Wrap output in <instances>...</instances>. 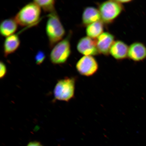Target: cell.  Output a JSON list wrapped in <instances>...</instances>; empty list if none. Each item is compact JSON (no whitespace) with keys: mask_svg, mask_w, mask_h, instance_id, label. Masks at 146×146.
<instances>
[{"mask_svg":"<svg viewBox=\"0 0 146 146\" xmlns=\"http://www.w3.org/2000/svg\"><path fill=\"white\" fill-rule=\"evenodd\" d=\"M46 32L50 48H52L55 45L63 39L65 31L56 11L49 14L46 26Z\"/></svg>","mask_w":146,"mask_h":146,"instance_id":"obj_1","label":"cell"},{"mask_svg":"<svg viewBox=\"0 0 146 146\" xmlns=\"http://www.w3.org/2000/svg\"><path fill=\"white\" fill-rule=\"evenodd\" d=\"M41 9L34 1L29 3L19 10L14 19L21 26L28 27L34 25L37 22L40 17Z\"/></svg>","mask_w":146,"mask_h":146,"instance_id":"obj_2","label":"cell"},{"mask_svg":"<svg viewBox=\"0 0 146 146\" xmlns=\"http://www.w3.org/2000/svg\"><path fill=\"white\" fill-rule=\"evenodd\" d=\"M76 79L66 77L58 81L55 86L54 93L55 99L68 102L74 97Z\"/></svg>","mask_w":146,"mask_h":146,"instance_id":"obj_3","label":"cell"},{"mask_svg":"<svg viewBox=\"0 0 146 146\" xmlns=\"http://www.w3.org/2000/svg\"><path fill=\"white\" fill-rule=\"evenodd\" d=\"M71 34H69L53 47L50 54V61L54 64L65 63L71 53L70 39Z\"/></svg>","mask_w":146,"mask_h":146,"instance_id":"obj_4","label":"cell"},{"mask_svg":"<svg viewBox=\"0 0 146 146\" xmlns=\"http://www.w3.org/2000/svg\"><path fill=\"white\" fill-rule=\"evenodd\" d=\"M123 10L121 4L117 1H106L99 7L101 21L107 23H111L118 17Z\"/></svg>","mask_w":146,"mask_h":146,"instance_id":"obj_5","label":"cell"},{"mask_svg":"<svg viewBox=\"0 0 146 146\" xmlns=\"http://www.w3.org/2000/svg\"><path fill=\"white\" fill-rule=\"evenodd\" d=\"M76 70L82 76H92L97 72L98 64L92 56H84L76 64Z\"/></svg>","mask_w":146,"mask_h":146,"instance_id":"obj_6","label":"cell"},{"mask_svg":"<svg viewBox=\"0 0 146 146\" xmlns=\"http://www.w3.org/2000/svg\"><path fill=\"white\" fill-rule=\"evenodd\" d=\"M77 49L78 52L84 56H92L100 54L96 41L88 36L79 40L77 44Z\"/></svg>","mask_w":146,"mask_h":146,"instance_id":"obj_7","label":"cell"},{"mask_svg":"<svg viewBox=\"0 0 146 146\" xmlns=\"http://www.w3.org/2000/svg\"><path fill=\"white\" fill-rule=\"evenodd\" d=\"M95 41L100 53L108 55L110 54L111 47L115 41L114 36L110 33L104 32Z\"/></svg>","mask_w":146,"mask_h":146,"instance_id":"obj_8","label":"cell"},{"mask_svg":"<svg viewBox=\"0 0 146 146\" xmlns=\"http://www.w3.org/2000/svg\"><path fill=\"white\" fill-rule=\"evenodd\" d=\"M135 61H140L146 58V47L141 42H136L129 47L128 56Z\"/></svg>","mask_w":146,"mask_h":146,"instance_id":"obj_9","label":"cell"},{"mask_svg":"<svg viewBox=\"0 0 146 146\" xmlns=\"http://www.w3.org/2000/svg\"><path fill=\"white\" fill-rule=\"evenodd\" d=\"M129 47L124 42L115 41L111 46L110 54L117 60L125 59L128 56Z\"/></svg>","mask_w":146,"mask_h":146,"instance_id":"obj_10","label":"cell"},{"mask_svg":"<svg viewBox=\"0 0 146 146\" xmlns=\"http://www.w3.org/2000/svg\"><path fill=\"white\" fill-rule=\"evenodd\" d=\"M21 44L19 36L14 34L5 38L3 44V52L5 57L13 53L17 50Z\"/></svg>","mask_w":146,"mask_h":146,"instance_id":"obj_11","label":"cell"},{"mask_svg":"<svg viewBox=\"0 0 146 146\" xmlns=\"http://www.w3.org/2000/svg\"><path fill=\"white\" fill-rule=\"evenodd\" d=\"M101 20V16L99 10L94 7H89L84 10L82 16V23L84 25L87 26L91 24Z\"/></svg>","mask_w":146,"mask_h":146,"instance_id":"obj_12","label":"cell"},{"mask_svg":"<svg viewBox=\"0 0 146 146\" xmlns=\"http://www.w3.org/2000/svg\"><path fill=\"white\" fill-rule=\"evenodd\" d=\"M18 24L14 18H10L3 20L0 25V33L1 35L8 37L13 35L17 30Z\"/></svg>","mask_w":146,"mask_h":146,"instance_id":"obj_13","label":"cell"},{"mask_svg":"<svg viewBox=\"0 0 146 146\" xmlns=\"http://www.w3.org/2000/svg\"><path fill=\"white\" fill-rule=\"evenodd\" d=\"M103 22L101 20L93 23L87 26V36L92 39H96L103 33Z\"/></svg>","mask_w":146,"mask_h":146,"instance_id":"obj_14","label":"cell"},{"mask_svg":"<svg viewBox=\"0 0 146 146\" xmlns=\"http://www.w3.org/2000/svg\"><path fill=\"white\" fill-rule=\"evenodd\" d=\"M43 9L45 12L50 13V14L56 12V1L54 0H36L33 1Z\"/></svg>","mask_w":146,"mask_h":146,"instance_id":"obj_15","label":"cell"},{"mask_svg":"<svg viewBox=\"0 0 146 146\" xmlns=\"http://www.w3.org/2000/svg\"><path fill=\"white\" fill-rule=\"evenodd\" d=\"M46 55L42 51H38L35 56V62L36 64L40 65L43 62L45 59Z\"/></svg>","mask_w":146,"mask_h":146,"instance_id":"obj_16","label":"cell"},{"mask_svg":"<svg viewBox=\"0 0 146 146\" xmlns=\"http://www.w3.org/2000/svg\"><path fill=\"white\" fill-rule=\"evenodd\" d=\"M0 78L1 79L3 78L6 75L7 72V68L6 65L3 62L1 61L0 63Z\"/></svg>","mask_w":146,"mask_h":146,"instance_id":"obj_17","label":"cell"},{"mask_svg":"<svg viewBox=\"0 0 146 146\" xmlns=\"http://www.w3.org/2000/svg\"><path fill=\"white\" fill-rule=\"evenodd\" d=\"M27 146H43L40 142L34 141L29 142Z\"/></svg>","mask_w":146,"mask_h":146,"instance_id":"obj_18","label":"cell"},{"mask_svg":"<svg viewBox=\"0 0 146 146\" xmlns=\"http://www.w3.org/2000/svg\"><path fill=\"white\" fill-rule=\"evenodd\" d=\"M118 3H119L121 4L124 3H127L130 2L131 1H129V0H118V1H117Z\"/></svg>","mask_w":146,"mask_h":146,"instance_id":"obj_19","label":"cell"}]
</instances>
